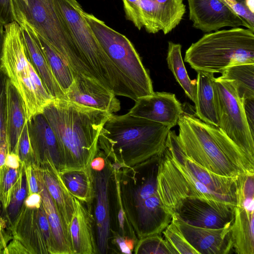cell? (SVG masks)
Segmentation results:
<instances>
[{
	"instance_id": "6da1fadb",
	"label": "cell",
	"mask_w": 254,
	"mask_h": 254,
	"mask_svg": "<svg viewBox=\"0 0 254 254\" xmlns=\"http://www.w3.org/2000/svg\"><path fill=\"white\" fill-rule=\"evenodd\" d=\"M162 152L135 168L113 171L128 230L136 241L160 234L172 220V215L162 202L157 189Z\"/></svg>"
},
{
	"instance_id": "7a4b0ae2",
	"label": "cell",
	"mask_w": 254,
	"mask_h": 254,
	"mask_svg": "<svg viewBox=\"0 0 254 254\" xmlns=\"http://www.w3.org/2000/svg\"><path fill=\"white\" fill-rule=\"evenodd\" d=\"M42 113L60 145L63 171L90 166L97 152L100 132L111 114L61 99H54Z\"/></svg>"
},
{
	"instance_id": "3957f363",
	"label": "cell",
	"mask_w": 254,
	"mask_h": 254,
	"mask_svg": "<svg viewBox=\"0 0 254 254\" xmlns=\"http://www.w3.org/2000/svg\"><path fill=\"white\" fill-rule=\"evenodd\" d=\"M171 128L128 113L112 114L100 132L98 147L112 162L133 168L164 150Z\"/></svg>"
},
{
	"instance_id": "277c9868",
	"label": "cell",
	"mask_w": 254,
	"mask_h": 254,
	"mask_svg": "<svg viewBox=\"0 0 254 254\" xmlns=\"http://www.w3.org/2000/svg\"><path fill=\"white\" fill-rule=\"evenodd\" d=\"M62 23L68 33L90 77L116 96L137 99L130 85L105 53L76 0H53Z\"/></svg>"
},
{
	"instance_id": "5b68a950",
	"label": "cell",
	"mask_w": 254,
	"mask_h": 254,
	"mask_svg": "<svg viewBox=\"0 0 254 254\" xmlns=\"http://www.w3.org/2000/svg\"><path fill=\"white\" fill-rule=\"evenodd\" d=\"M184 60L196 71L213 73L234 65L254 64V31L238 27L207 33L191 44Z\"/></svg>"
},
{
	"instance_id": "8992f818",
	"label": "cell",
	"mask_w": 254,
	"mask_h": 254,
	"mask_svg": "<svg viewBox=\"0 0 254 254\" xmlns=\"http://www.w3.org/2000/svg\"><path fill=\"white\" fill-rule=\"evenodd\" d=\"M5 40L0 66L20 94L27 121L42 113L54 98L45 88L31 63L20 25L13 21L4 25Z\"/></svg>"
},
{
	"instance_id": "52a82bcc",
	"label": "cell",
	"mask_w": 254,
	"mask_h": 254,
	"mask_svg": "<svg viewBox=\"0 0 254 254\" xmlns=\"http://www.w3.org/2000/svg\"><path fill=\"white\" fill-rule=\"evenodd\" d=\"M14 19L24 23L45 40L72 69L82 62L79 54L55 9L53 0H12Z\"/></svg>"
},
{
	"instance_id": "ba28073f",
	"label": "cell",
	"mask_w": 254,
	"mask_h": 254,
	"mask_svg": "<svg viewBox=\"0 0 254 254\" xmlns=\"http://www.w3.org/2000/svg\"><path fill=\"white\" fill-rule=\"evenodd\" d=\"M178 135L185 155L214 174L235 177L246 174L225 155L210 131L208 124L194 115L185 113L178 121Z\"/></svg>"
},
{
	"instance_id": "9c48e42d",
	"label": "cell",
	"mask_w": 254,
	"mask_h": 254,
	"mask_svg": "<svg viewBox=\"0 0 254 254\" xmlns=\"http://www.w3.org/2000/svg\"><path fill=\"white\" fill-rule=\"evenodd\" d=\"M83 16L102 48L128 81L137 99L152 95V81L130 41L94 15L83 10Z\"/></svg>"
},
{
	"instance_id": "30bf717a",
	"label": "cell",
	"mask_w": 254,
	"mask_h": 254,
	"mask_svg": "<svg viewBox=\"0 0 254 254\" xmlns=\"http://www.w3.org/2000/svg\"><path fill=\"white\" fill-rule=\"evenodd\" d=\"M214 95L218 127L254 164V135L248 126L243 100L238 95L235 83L215 77Z\"/></svg>"
},
{
	"instance_id": "8fae6325",
	"label": "cell",
	"mask_w": 254,
	"mask_h": 254,
	"mask_svg": "<svg viewBox=\"0 0 254 254\" xmlns=\"http://www.w3.org/2000/svg\"><path fill=\"white\" fill-rule=\"evenodd\" d=\"M236 206L198 197H188L178 202L171 211L183 222L196 227L220 229L230 226Z\"/></svg>"
},
{
	"instance_id": "7c38bea8",
	"label": "cell",
	"mask_w": 254,
	"mask_h": 254,
	"mask_svg": "<svg viewBox=\"0 0 254 254\" xmlns=\"http://www.w3.org/2000/svg\"><path fill=\"white\" fill-rule=\"evenodd\" d=\"M166 146L171 155L182 164L197 182L216 194L224 202L237 205V178L219 175L200 166L184 154L178 135L169 131Z\"/></svg>"
},
{
	"instance_id": "4fadbf2b",
	"label": "cell",
	"mask_w": 254,
	"mask_h": 254,
	"mask_svg": "<svg viewBox=\"0 0 254 254\" xmlns=\"http://www.w3.org/2000/svg\"><path fill=\"white\" fill-rule=\"evenodd\" d=\"M187 0L189 18L193 27L203 32L215 31L225 27L244 26L252 30L245 20L221 0Z\"/></svg>"
},
{
	"instance_id": "5bb4252c",
	"label": "cell",
	"mask_w": 254,
	"mask_h": 254,
	"mask_svg": "<svg viewBox=\"0 0 254 254\" xmlns=\"http://www.w3.org/2000/svg\"><path fill=\"white\" fill-rule=\"evenodd\" d=\"M116 96L92 79L76 74L71 85L65 92L64 99L112 114L121 109L120 102Z\"/></svg>"
},
{
	"instance_id": "9a60e30c",
	"label": "cell",
	"mask_w": 254,
	"mask_h": 254,
	"mask_svg": "<svg viewBox=\"0 0 254 254\" xmlns=\"http://www.w3.org/2000/svg\"><path fill=\"white\" fill-rule=\"evenodd\" d=\"M184 112L180 102L171 93L155 92L135 101L128 112L130 115L167 126L171 128L178 124Z\"/></svg>"
},
{
	"instance_id": "2e32d148",
	"label": "cell",
	"mask_w": 254,
	"mask_h": 254,
	"mask_svg": "<svg viewBox=\"0 0 254 254\" xmlns=\"http://www.w3.org/2000/svg\"><path fill=\"white\" fill-rule=\"evenodd\" d=\"M106 160V164L103 170L93 171L96 243L98 254H100L107 253L111 231L109 186L113 170L109 161L107 158Z\"/></svg>"
},
{
	"instance_id": "e0dca14e",
	"label": "cell",
	"mask_w": 254,
	"mask_h": 254,
	"mask_svg": "<svg viewBox=\"0 0 254 254\" xmlns=\"http://www.w3.org/2000/svg\"><path fill=\"white\" fill-rule=\"evenodd\" d=\"M35 163L40 166L51 161L59 172L63 170L62 151L58 139L42 113L27 121Z\"/></svg>"
},
{
	"instance_id": "ac0fdd59",
	"label": "cell",
	"mask_w": 254,
	"mask_h": 254,
	"mask_svg": "<svg viewBox=\"0 0 254 254\" xmlns=\"http://www.w3.org/2000/svg\"><path fill=\"white\" fill-rule=\"evenodd\" d=\"M146 31L166 35L181 22L186 12L184 0H139Z\"/></svg>"
},
{
	"instance_id": "d6986e66",
	"label": "cell",
	"mask_w": 254,
	"mask_h": 254,
	"mask_svg": "<svg viewBox=\"0 0 254 254\" xmlns=\"http://www.w3.org/2000/svg\"><path fill=\"white\" fill-rule=\"evenodd\" d=\"M172 220L199 254H228L233 250L231 225L210 229L188 224L174 216H172Z\"/></svg>"
},
{
	"instance_id": "ffe728a7",
	"label": "cell",
	"mask_w": 254,
	"mask_h": 254,
	"mask_svg": "<svg viewBox=\"0 0 254 254\" xmlns=\"http://www.w3.org/2000/svg\"><path fill=\"white\" fill-rule=\"evenodd\" d=\"M74 212L68 228L74 254L98 253L94 236L95 219L84 202L73 196Z\"/></svg>"
},
{
	"instance_id": "44dd1931",
	"label": "cell",
	"mask_w": 254,
	"mask_h": 254,
	"mask_svg": "<svg viewBox=\"0 0 254 254\" xmlns=\"http://www.w3.org/2000/svg\"><path fill=\"white\" fill-rule=\"evenodd\" d=\"M13 239L20 241L29 254H49L37 216V208L23 205L8 227Z\"/></svg>"
},
{
	"instance_id": "7402d4cb",
	"label": "cell",
	"mask_w": 254,
	"mask_h": 254,
	"mask_svg": "<svg viewBox=\"0 0 254 254\" xmlns=\"http://www.w3.org/2000/svg\"><path fill=\"white\" fill-rule=\"evenodd\" d=\"M18 24L21 28L28 56L45 88L54 99H64L65 93L52 71L36 32L24 23Z\"/></svg>"
},
{
	"instance_id": "603a6c76",
	"label": "cell",
	"mask_w": 254,
	"mask_h": 254,
	"mask_svg": "<svg viewBox=\"0 0 254 254\" xmlns=\"http://www.w3.org/2000/svg\"><path fill=\"white\" fill-rule=\"evenodd\" d=\"M39 187V193L42 198V205L49 223L52 236L51 254H74L68 231L57 209L56 205L47 190L40 171L36 166Z\"/></svg>"
},
{
	"instance_id": "cb8c5ba5",
	"label": "cell",
	"mask_w": 254,
	"mask_h": 254,
	"mask_svg": "<svg viewBox=\"0 0 254 254\" xmlns=\"http://www.w3.org/2000/svg\"><path fill=\"white\" fill-rule=\"evenodd\" d=\"M39 167L46 188L68 231L74 209L73 196L64 184L51 161L48 160Z\"/></svg>"
},
{
	"instance_id": "d4e9b609",
	"label": "cell",
	"mask_w": 254,
	"mask_h": 254,
	"mask_svg": "<svg viewBox=\"0 0 254 254\" xmlns=\"http://www.w3.org/2000/svg\"><path fill=\"white\" fill-rule=\"evenodd\" d=\"M26 122L25 108L23 100L8 79L6 119L8 152L17 154L18 139Z\"/></svg>"
},
{
	"instance_id": "484cf974",
	"label": "cell",
	"mask_w": 254,
	"mask_h": 254,
	"mask_svg": "<svg viewBox=\"0 0 254 254\" xmlns=\"http://www.w3.org/2000/svg\"><path fill=\"white\" fill-rule=\"evenodd\" d=\"M196 81L195 115L207 124L218 127L214 95V73L197 71Z\"/></svg>"
},
{
	"instance_id": "4316f807",
	"label": "cell",
	"mask_w": 254,
	"mask_h": 254,
	"mask_svg": "<svg viewBox=\"0 0 254 254\" xmlns=\"http://www.w3.org/2000/svg\"><path fill=\"white\" fill-rule=\"evenodd\" d=\"M254 212L237 206L230 232L233 250L237 254H254Z\"/></svg>"
},
{
	"instance_id": "83f0119b",
	"label": "cell",
	"mask_w": 254,
	"mask_h": 254,
	"mask_svg": "<svg viewBox=\"0 0 254 254\" xmlns=\"http://www.w3.org/2000/svg\"><path fill=\"white\" fill-rule=\"evenodd\" d=\"M59 173L72 196L84 203L92 202L94 198V188L90 166L85 169L64 170Z\"/></svg>"
},
{
	"instance_id": "f1b7e54d",
	"label": "cell",
	"mask_w": 254,
	"mask_h": 254,
	"mask_svg": "<svg viewBox=\"0 0 254 254\" xmlns=\"http://www.w3.org/2000/svg\"><path fill=\"white\" fill-rule=\"evenodd\" d=\"M182 46L180 44L168 42L167 62L176 81L184 89L187 96L194 103L196 99V81L190 78L181 54Z\"/></svg>"
},
{
	"instance_id": "f546056e",
	"label": "cell",
	"mask_w": 254,
	"mask_h": 254,
	"mask_svg": "<svg viewBox=\"0 0 254 254\" xmlns=\"http://www.w3.org/2000/svg\"><path fill=\"white\" fill-rule=\"evenodd\" d=\"M221 79L233 81L240 98L243 100L254 98V64L229 66L221 73Z\"/></svg>"
},
{
	"instance_id": "4dcf8cb0",
	"label": "cell",
	"mask_w": 254,
	"mask_h": 254,
	"mask_svg": "<svg viewBox=\"0 0 254 254\" xmlns=\"http://www.w3.org/2000/svg\"><path fill=\"white\" fill-rule=\"evenodd\" d=\"M36 34L52 71L65 93L73 82V72L65 60L41 36Z\"/></svg>"
},
{
	"instance_id": "1f68e13d",
	"label": "cell",
	"mask_w": 254,
	"mask_h": 254,
	"mask_svg": "<svg viewBox=\"0 0 254 254\" xmlns=\"http://www.w3.org/2000/svg\"><path fill=\"white\" fill-rule=\"evenodd\" d=\"M27 194V184L23 165L11 193L7 207L1 210V215L7 227L10 226L20 212Z\"/></svg>"
},
{
	"instance_id": "d6a6232c",
	"label": "cell",
	"mask_w": 254,
	"mask_h": 254,
	"mask_svg": "<svg viewBox=\"0 0 254 254\" xmlns=\"http://www.w3.org/2000/svg\"><path fill=\"white\" fill-rule=\"evenodd\" d=\"M134 253L141 254H176L170 245L160 234H155L138 239Z\"/></svg>"
},
{
	"instance_id": "836d02e7",
	"label": "cell",
	"mask_w": 254,
	"mask_h": 254,
	"mask_svg": "<svg viewBox=\"0 0 254 254\" xmlns=\"http://www.w3.org/2000/svg\"><path fill=\"white\" fill-rule=\"evenodd\" d=\"M23 165L22 164L18 169L12 168L5 165L0 167V203L1 210L5 209L9 203L13 187Z\"/></svg>"
},
{
	"instance_id": "e575fe53",
	"label": "cell",
	"mask_w": 254,
	"mask_h": 254,
	"mask_svg": "<svg viewBox=\"0 0 254 254\" xmlns=\"http://www.w3.org/2000/svg\"><path fill=\"white\" fill-rule=\"evenodd\" d=\"M162 233L176 254H199L189 243L172 220Z\"/></svg>"
},
{
	"instance_id": "d590c367",
	"label": "cell",
	"mask_w": 254,
	"mask_h": 254,
	"mask_svg": "<svg viewBox=\"0 0 254 254\" xmlns=\"http://www.w3.org/2000/svg\"><path fill=\"white\" fill-rule=\"evenodd\" d=\"M8 79L6 72L0 65V146L7 143L6 119Z\"/></svg>"
},
{
	"instance_id": "8d00e7d4",
	"label": "cell",
	"mask_w": 254,
	"mask_h": 254,
	"mask_svg": "<svg viewBox=\"0 0 254 254\" xmlns=\"http://www.w3.org/2000/svg\"><path fill=\"white\" fill-rule=\"evenodd\" d=\"M17 154L23 165L35 163L27 122L22 130L18 139Z\"/></svg>"
},
{
	"instance_id": "74e56055",
	"label": "cell",
	"mask_w": 254,
	"mask_h": 254,
	"mask_svg": "<svg viewBox=\"0 0 254 254\" xmlns=\"http://www.w3.org/2000/svg\"><path fill=\"white\" fill-rule=\"evenodd\" d=\"M122 0L126 18L140 30L143 27V23L139 0Z\"/></svg>"
},
{
	"instance_id": "f35d334b",
	"label": "cell",
	"mask_w": 254,
	"mask_h": 254,
	"mask_svg": "<svg viewBox=\"0 0 254 254\" xmlns=\"http://www.w3.org/2000/svg\"><path fill=\"white\" fill-rule=\"evenodd\" d=\"M36 166V165L35 163L23 165L27 184V195L39 192Z\"/></svg>"
},
{
	"instance_id": "ab89813d",
	"label": "cell",
	"mask_w": 254,
	"mask_h": 254,
	"mask_svg": "<svg viewBox=\"0 0 254 254\" xmlns=\"http://www.w3.org/2000/svg\"><path fill=\"white\" fill-rule=\"evenodd\" d=\"M37 216L40 227L48 248L49 254H51L52 244L51 229L42 203L40 207L37 208Z\"/></svg>"
},
{
	"instance_id": "60d3db41",
	"label": "cell",
	"mask_w": 254,
	"mask_h": 254,
	"mask_svg": "<svg viewBox=\"0 0 254 254\" xmlns=\"http://www.w3.org/2000/svg\"><path fill=\"white\" fill-rule=\"evenodd\" d=\"M238 16L242 18L254 30V15L243 2L237 1L230 7Z\"/></svg>"
},
{
	"instance_id": "b9f144b4",
	"label": "cell",
	"mask_w": 254,
	"mask_h": 254,
	"mask_svg": "<svg viewBox=\"0 0 254 254\" xmlns=\"http://www.w3.org/2000/svg\"><path fill=\"white\" fill-rule=\"evenodd\" d=\"M0 21L4 25L15 21L12 0H0Z\"/></svg>"
},
{
	"instance_id": "7bdbcfd3",
	"label": "cell",
	"mask_w": 254,
	"mask_h": 254,
	"mask_svg": "<svg viewBox=\"0 0 254 254\" xmlns=\"http://www.w3.org/2000/svg\"><path fill=\"white\" fill-rule=\"evenodd\" d=\"M243 105L248 126L254 135V98L243 100Z\"/></svg>"
},
{
	"instance_id": "ee69618b",
	"label": "cell",
	"mask_w": 254,
	"mask_h": 254,
	"mask_svg": "<svg viewBox=\"0 0 254 254\" xmlns=\"http://www.w3.org/2000/svg\"><path fill=\"white\" fill-rule=\"evenodd\" d=\"M29 254L27 249L18 240L12 239L7 244L5 254Z\"/></svg>"
},
{
	"instance_id": "f6af8a7d",
	"label": "cell",
	"mask_w": 254,
	"mask_h": 254,
	"mask_svg": "<svg viewBox=\"0 0 254 254\" xmlns=\"http://www.w3.org/2000/svg\"><path fill=\"white\" fill-rule=\"evenodd\" d=\"M24 204L30 208H38L42 205V198L39 192L27 195Z\"/></svg>"
},
{
	"instance_id": "bcb514c9",
	"label": "cell",
	"mask_w": 254,
	"mask_h": 254,
	"mask_svg": "<svg viewBox=\"0 0 254 254\" xmlns=\"http://www.w3.org/2000/svg\"><path fill=\"white\" fill-rule=\"evenodd\" d=\"M12 239L13 237L7 225H0V246L3 247L6 250L8 243Z\"/></svg>"
},
{
	"instance_id": "7dc6e473",
	"label": "cell",
	"mask_w": 254,
	"mask_h": 254,
	"mask_svg": "<svg viewBox=\"0 0 254 254\" xmlns=\"http://www.w3.org/2000/svg\"><path fill=\"white\" fill-rule=\"evenodd\" d=\"M22 164V163L16 154L13 152H7L5 161L6 166L14 169H18Z\"/></svg>"
},
{
	"instance_id": "c3c4849f",
	"label": "cell",
	"mask_w": 254,
	"mask_h": 254,
	"mask_svg": "<svg viewBox=\"0 0 254 254\" xmlns=\"http://www.w3.org/2000/svg\"><path fill=\"white\" fill-rule=\"evenodd\" d=\"M115 241L122 253L131 254L132 251L127 246L125 236L123 237L120 234H117L115 237Z\"/></svg>"
},
{
	"instance_id": "681fc988",
	"label": "cell",
	"mask_w": 254,
	"mask_h": 254,
	"mask_svg": "<svg viewBox=\"0 0 254 254\" xmlns=\"http://www.w3.org/2000/svg\"><path fill=\"white\" fill-rule=\"evenodd\" d=\"M8 152L7 143H4L0 146V167L5 165V158Z\"/></svg>"
},
{
	"instance_id": "f907efd6",
	"label": "cell",
	"mask_w": 254,
	"mask_h": 254,
	"mask_svg": "<svg viewBox=\"0 0 254 254\" xmlns=\"http://www.w3.org/2000/svg\"><path fill=\"white\" fill-rule=\"evenodd\" d=\"M4 29V25L0 21V62L2 56L5 40V32Z\"/></svg>"
},
{
	"instance_id": "816d5d0a",
	"label": "cell",
	"mask_w": 254,
	"mask_h": 254,
	"mask_svg": "<svg viewBox=\"0 0 254 254\" xmlns=\"http://www.w3.org/2000/svg\"><path fill=\"white\" fill-rule=\"evenodd\" d=\"M245 4L253 13H254V0H246Z\"/></svg>"
},
{
	"instance_id": "f5cc1de1",
	"label": "cell",
	"mask_w": 254,
	"mask_h": 254,
	"mask_svg": "<svg viewBox=\"0 0 254 254\" xmlns=\"http://www.w3.org/2000/svg\"><path fill=\"white\" fill-rule=\"evenodd\" d=\"M226 4L231 7V6L237 2V0H223Z\"/></svg>"
},
{
	"instance_id": "db71d44e",
	"label": "cell",
	"mask_w": 254,
	"mask_h": 254,
	"mask_svg": "<svg viewBox=\"0 0 254 254\" xmlns=\"http://www.w3.org/2000/svg\"><path fill=\"white\" fill-rule=\"evenodd\" d=\"M222 0V1H224V0Z\"/></svg>"
}]
</instances>
